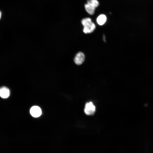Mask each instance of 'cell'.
I'll return each instance as SVG.
<instances>
[{"label": "cell", "instance_id": "6da1fadb", "mask_svg": "<svg viewBox=\"0 0 153 153\" xmlns=\"http://www.w3.org/2000/svg\"><path fill=\"white\" fill-rule=\"evenodd\" d=\"M81 22L84 26L83 31L85 33H92L95 28V24L92 22L90 18H83Z\"/></svg>", "mask_w": 153, "mask_h": 153}, {"label": "cell", "instance_id": "7a4b0ae2", "mask_svg": "<svg viewBox=\"0 0 153 153\" xmlns=\"http://www.w3.org/2000/svg\"><path fill=\"white\" fill-rule=\"evenodd\" d=\"M95 111V106L91 102L87 103L85 106L84 112L87 115L94 114Z\"/></svg>", "mask_w": 153, "mask_h": 153}, {"label": "cell", "instance_id": "3957f363", "mask_svg": "<svg viewBox=\"0 0 153 153\" xmlns=\"http://www.w3.org/2000/svg\"><path fill=\"white\" fill-rule=\"evenodd\" d=\"M85 58V56L83 53L80 52L76 54L74 58V61L76 64L80 65L84 62Z\"/></svg>", "mask_w": 153, "mask_h": 153}, {"label": "cell", "instance_id": "277c9868", "mask_svg": "<svg viewBox=\"0 0 153 153\" xmlns=\"http://www.w3.org/2000/svg\"><path fill=\"white\" fill-rule=\"evenodd\" d=\"M30 113L33 117L37 118L41 116L42 114V111L39 107L33 106L31 108Z\"/></svg>", "mask_w": 153, "mask_h": 153}, {"label": "cell", "instance_id": "5b68a950", "mask_svg": "<svg viewBox=\"0 0 153 153\" xmlns=\"http://www.w3.org/2000/svg\"><path fill=\"white\" fill-rule=\"evenodd\" d=\"M10 94L9 90L7 88L3 86L0 88V96L3 99L8 97Z\"/></svg>", "mask_w": 153, "mask_h": 153}, {"label": "cell", "instance_id": "8992f818", "mask_svg": "<svg viewBox=\"0 0 153 153\" xmlns=\"http://www.w3.org/2000/svg\"><path fill=\"white\" fill-rule=\"evenodd\" d=\"M107 18L105 15L101 14L99 15L97 19V22L98 24L100 25H103L106 22Z\"/></svg>", "mask_w": 153, "mask_h": 153}, {"label": "cell", "instance_id": "52a82bcc", "mask_svg": "<svg viewBox=\"0 0 153 153\" xmlns=\"http://www.w3.org/2000/svg\"><path fill=\"white\" fill-rule=\"evenodd\" d=\"M84 7L86 11L89 14L93 15L94 14L95 8L90 6L87 3L85 4Z\"/></svg>", "mask_w": 153, "mask_h": 153}, {"label": "cell", "instance_id": "ba28073f", "mask_svg": "<svg viewBox=\"0 0 153 153\" xmlns=\"http://www.w3.org/2000/svg\"><path fill=\"white\" fill-rule=\"evenodd\" d=\"M87 3L90 6L95 8L99 5V2L97 0H88Z\"/></svg>", "mask_w": 153, "mask_h": 153}, {"label": "cell", "instance_id": "9c48e42d", "mask_svg": "<svg viewBox=\"0 0 153 153\" xmlns=\"http://www.w3.org/2000/svg\"><path fill=\"white\" fill-rule=\"evenodd\" d=\"M103 40L105 42H106V39H105V36L104 35H103Z\"/></svg>", "mask_w": 153, "mask_h": 153}, {"label": "cell", "instance_id": "30bf717a", "mask_svg": "<svg viewBox=\"0 0 153 153\" xmlns=\"http://www.w3.org/2000/svg\"><path fill=\"white\" fill-rule=\"evenodd\" d=\"M1 12L0 11V19L1 18Z\"/></svg>", "mask_w": 153, "mask_h": 153}]
</instances>
